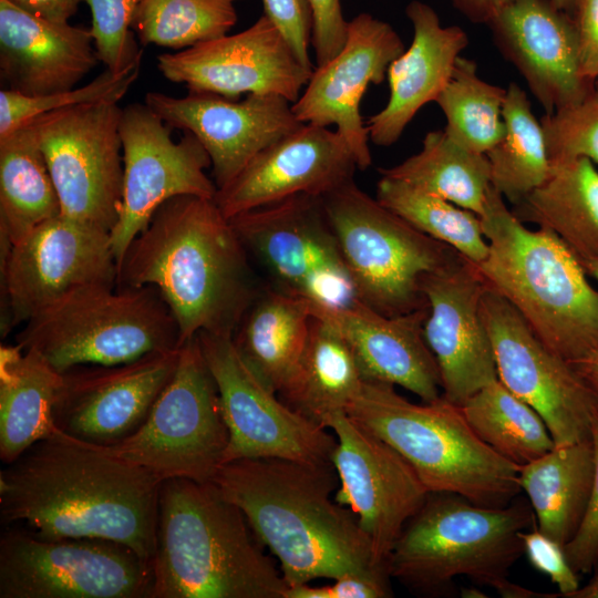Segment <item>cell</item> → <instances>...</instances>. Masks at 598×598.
<instances>
[{
    "label": "cell",
    "instance_id": "8fae6325",
    "mask_svg": "<svg viewBox=\"0 0 598 598\" xmlns=\"http://www.w3.org/2000/svg\"><path fill=\"white\" fill-rule=\"evenodd\" d=\"M152 565L116 542L0 536V598H152Z\"/></svg>",
    "mask_w": 598,
    "mask_h": 598
},
{
    "label": "cell",
    "instance_id": "3957f363",
    "mask_svg": "<svg viewBox=\"0 0 598 598\" xmlns=\"http://www.w3.org/2000/svg\"><path fill=\"white\" fill-rule=\"evenodd\" d=\"M213 482L277 558L288 587L350 574L390 576L355 515L332 498L339 485L332 462L239 458L223 464Z\"/></svg>",
    "mask_w": 598,
    "mask_h": 598
},
{
    "label": "cell",
    "instance_id": "ac0fdd59",
    "mask_svg": "<svg viewBox=\"0 0 598 598\" xmlns=\"http://www.w3.org/2000/svg\"><path fill=\"white\" fill-rule=\"evenodd\" d=\"M326 427L337 437L331 457L339 478L334 499L355 515L377 558L386 564L405 523L429 491L392 446L357 424L347 412L333 414Z\"/></svg>",
    "mask_w": 598,
    "mask_h": 598
},
{
    "label": "cell",
    "instance_id": "8d00e7d4",
    "mask_svg": "<svg viewBox=\"0 0 598 598\" xmlns=\"http://www.w3.org/2000/svg\"><path fill=\"white\" fill-rule=\"evenodd\" d=\"M461 409L474 433L518 466L555 447L543 417L498 379L478 390Z\"/></svg>",
    "mask_w": 598,
    "mask_h": 598
},
{
    "label": "cell",
    "instance_id": "836d02e7",
    "mask_svg": "<svg viewBox=\"0 0 598 598\" xmlns=\"http://www.w3.org/2000/svg\"><path fill=\"white\" fill-rule=\"evenodd\" d=\"M60 214L59 196L31 126L0 137V244L13 245Z\"/></svg>",
    "mask_w": 598,
    "mask_h": 598
},
{
    "label": "cell",
    "instance_id": "f546056e",
    "mask_svg": "<svg viewBox=\"0 0 598 598\" xmlns=\"http://www.w3.org/2000/svg\"><path fill=\"white\" fill-rule=\"evenodd\" d=\"M512 212L553 231L580 264L598 259V169L590 159L550 164L546 181Z\"/></svg>",
    "mask_w": 598,
    "mask_h": 598
},
{
    "label": "cell",
    "instance_id": "9a60e30c",
    "mask_svg": "<svg viewBox=\"0 0 598 598\" xmlns=\"http://www.w3.org/2000/svg\"><path fill=\"white\" fill-rule=\"evenodd\" d=\"M216 382L229 432L224 464L239 458L277 457L331 463L334 433L289 408L264 385L238 355L231 336H196Z\"/></svg>",
    "mask_w": 598,
    "mask_h": 598
},
{
    "label": "cell",
    "instance_id": "d6a6232c",
    "mask_svg": "<svg viewBox=\"0 0 598 598\" xmlns=\"http://www.w3.org/2000/svg\"><path fill=\"white\" fill-rule=\"evenodd\" d=\"M363 381L344 339L331 324L312 315L302 357L278 396L303 417L326 427L333 414L347 411Z\"/></svg>",
    "mask_w": 598,
    "mask_h": 598
},
{
    "label": "cell",
    "instance_id": "603a6c76",
    "mask_svg": "<svg viewBox=\"0 0 598 598\" xmlns=\"http://www.w3.org/2000/svg\"><path fill=\"white\" fill-rule=\"evenodd\" d=\"M486 289L477 264L464 256L423 282L429 303L424 337L439 365L442 395L460 406L498 379L482 311Z\"/></svg>",
    "mask_w": 598,
    "mask_h": 598
},
{
    "label": "cell",
    "instance_id": "bcb514c9",
    "mask_svg": "<svg viewBox=\"0 0 598 598\" xmlns=\"http://www.w3.org/2000/svg\"><path fill=\"white\" fill-rule=\"evenodd\" d=\"M264 14L279 29L299 61L313 70L309 47L312 13L308 0H261Z\"/></svg>",
    "mask_w": 598,
    "mask_h": 598
},
{
    "label": "cell",
    "instance_id": "1f68e13d",
    "mask_svg": "<svg viewBox=\"0 0 598 598\" xmlns=\"http://www.w3.org/2000/svg\"><path fill=\"white\" fill-rule=\"evenodd\" d=\"M540 532L565 547L586 514L594 477L591 440L558 445L519 467Z\"/></svg>",
    "mask_w": 598,
    "mask_h": 598
},
{
    "label": "cell",
    "instance_id": "9c48e42d",
    "mask_svg": "<svg viewBox=\"0 0 598 598\" xmlns=\"http://www.w3.org/2000/svg\"><path fill=\"white\" fill-rule=\"evenodd\" d=\"M322 198L355 298L384 316L427 307L425 277L463 256L413 227L354 181Z\"/></svg>",
    "mask_w": 598,
    "mask_h": 598
},
{
    "label": "cell",
    "instance_id": "11a10c76",
    "mask_svg": "<svg viewBox=\"0 0 598 598\" xmlns=\"http://www.w3.org/2000/svg\"><path fill=\"white\" fill-rule=\"evenodd\" d=\"M587 275L598 280V259L585 261L580 264Z\"/></svg>",
    "mask_w": 598,
    "mask_h": 598
},
{
    "label": "cell",
    "instance_id": "6da1fadb",
    "mask_svg": "<svg viewBox=\"0 0 598 598\" xmlns=\"http://www.w3.org/2000/svg\"><path fill=\"white\" fill-rule=\"evenodd\" d=\"M162 480L55 427L0 472V520L43 538H99L152 565Z\"/></svg>",
    "mask_w": 598,
    "mask_h": 598
},
{
    "label": "cell",
    "instance_id": "ffe728a7",
    "mask_svg": "<svg viewBox=\"0 0 598 598\" xmlns=\"http://www.w3.org/2000/svg\"><path fill=\"white\" fill-rule=\"evenodd\" d=\"M157 69L188 91L229 99L272 94L295 103L313 70L297 58L279 29L265 16L249 28L157 56Z\"/></svg>",
    "mask_w": 598,
    "mask_h": 598
},
{
    "label": "cell",
    "instance_id": "4316f807",
    "mask_svg": "<svg viewBox=\"0 0 598 598\" xmlns=\"http://www.w3.org/2000/svg\"><path fill=\"white\" fill-rule=\"evenodd\" d=\"M90 29L0 0V78L4 89L48 95L75 87L99 62Z\"/></svg>",
    "mask_w": 598,
    "mask_h": 598
},
{
    "label": "cell",
    "instance_id": "f6af8a7d",
    "mask_svg": "<svg viewBox=\"0 0 598 598\" xmlns=\"http://www.w3.org/2000/svg\"><path fill=\"white\" fill-rule=\"evenodd\" d=\"M519 535L529 564L558 587L554 598H566L580 586L578 574L570 566L564 546L540 532L536 524Z\"/></svg>",
    "mask_w": 598,
    "mask_h": 598
},
{
    "label": "cell",
    "instance_id": "30bf717a",
    "mask_svg": "<svg viewBox=\"0 0 598 598\" xmlns=\"http://www.w3.org/2000/svg\"><path fill=\"white\" fill-rule=\"evenodd\" d=\"M229 442L220 398L197 338L181 347L178 363L144 424L103 446L162 481L213 482Z\"/></svg>",
    "mask_w": 598,
    "mask_h": 598
},
{
    "label": "cell",
    "instance_id": "5bb4252c",
    "mask_svg": "<svg viewBox=\"0 0 598 598\" xmlns=\"http://www.w3.org/2000/svg\"><path fill=\"white\" fill-rule=\"evenodd\" d=\"M0 250L2 338L79 288L116 285L110 233L62 215Z\"/></svg>",
    "mask_w": 598,
    "mask_h": 598
},
{
    "label": "cell",
    "instance_id": "ee69618b",
    "mask_svg": "<svg viewBox=\"0 0 598 598\" xmlns=\"http://www.w3.org/2000/svg\"><path fill=\"white\" fill-rule=\"evenodd\" d=\"M590 440L594 448V477L584 519L565 545L566 557L577 574L590 573L598 565V408L591 415Z\"/></svg>",
    "mask_w": 598,
    "mask_h": 598
},
{
    "label": "cell",
    "instance_id": "681fc988",
    "mask_svg": "<svg viewBox=\"0 0 598 598\" xmlns=\"http://www.w3.org/2000/svg\"><path fill=\"white\" fill-rule=\"evenodd\" d=\"M580 45L584 76L598 82V0H577L573 12Z\"/></svg>",
    "mask_w": 598,
    "mask_h": 598
},
{
    "label": "cell",
    "instance_id": "83f0119b",
    "mask_svg": "<svg viewBox=\"0 0 598 598\" xmlns=\"http://www.w3.org/2000/svg\"><path fill=\"white\" fill-rule=\"evenodd\" d=\"M405 14L413 28L411 44L389 66L385 106L365 121L370 142L382 147L396 143L421 107L435 102L470 42L464 29L442 25L425 2L411 1Z\"/></svg>",
    "mask_w": 598,
    "mask_h": 598
},
{
    "label": "cell",
    "instance_id": "f35d334b",
    "mask_svg": "<svg viewBox=\"0 0 598 598\" xmlns=\"http://www.w3.org/2000/svg\"><path fill=\"white\" fill-rule=\"evenodd\" d=\"M506 89L484 81L476 63L460 56L435 103L446 118L445 133L460 145L486 154L504 136Z\"/></svg>",
    "mask_w": 598,
    "mask_h": 598
},
{
    "label": "cell",
    "instance_id": "ab89813d",
    "mask_svg": "<svg viewBox=\"0 0 598 598\" xmlns=\"http://www.w3.org/2000/svg\"><path fill=\"white\" fill-rule=\"evenodd\" d=\"M240 0H143L132 30L143 44L176 51L227 34L237 23Z\"/></svg>",
    "mask_w": 598,
    "mask_h": 598
},
{
    "label": "cell",
    "instance_id": "d4e9b609",
    "mask_svg": "<svg viewBox=\"0 0 598 598\" xmlns=\"http://www.w3.org/2000/svg\"><path fill=\"white\" fill-rule=\"evenodd\" d=\"M357 168L337 131L305 123L258 153L214 199L231 218L298 194L324 196L353 181Z\"/></svg>",
    "mask_w": 598,
    "mask_h": 598
},
{
    "label": "cell",
    "instance_id": "44dd1931",
    "mask_svg": "<svg viewBox=\"0 0 598 598\" xmlns=\"http://www.w3.org/2000/svg\"><path fill=\"white\" fill-rule=\"evenodd\" d=\"M405 50L402 39L388 22L362 12L348 23L342 49L329 61L316 65L292 111L302 123L336 126L349 146L357 166L372 164L370 140L360 112L370 84L379 85L390 64Z\"/></svg>",
    "mask_w": 598,
    "mask_h": 598
},
{
    "label": "cell",
    "instance_id": "f5cc1de1",
    "mask_svg": "<svg viewBox=\"0 0 598 598\" xmlns=\"http://www.w3.org/2000/svg\"><path fill=\"white\" fill-rule=\"evenodd\" d=\"M570 364L586 383L598 404V350L571 361Z\"/></svg>",
    "mask_w": 598,
    "mask_h": 598
},
{
    "label": "cell",
    "instance_id": "e0dca14e",
    "mask_svg": "<svg viewBox=\"0 0 598 598\" xmlns=\"http://www.w3.org/2000/svg\"><path fill=\"white\" fill-rule=\"evenodd\" d=\"M498 380L545 421L555 446L590 440L598 404L570 362L551 352L517 310L487 286L482 297Z\"/></svg>",
    "mask_w": 598,
    "mask_h": 598
},
{
    "label": "cell",
    "instance_id": "c3c4849f",
    "mask_svg": "<svg viewBox=\"0 0 598 598\" xmlns=\"http://www.w3.org/2000/svg\"><path fill=\"white\" fill-rule=\"evenodd\" d=\"M308 1L312 13L311 45L316 65H321L342 49L349 21L343 17L341 0Z\"/></svg>",
    "mask_w": 598,
    "mask_h": 598
},
{
    "label": "cell",
    "instance_id": "52a82bcc",
    "mask_svg": "<svg viewBox=\"0 0 598 598\" xmlns=\"http://www.w3.org/2000/svg\"><path fill=\"white\" fill-rule=\"evenodd\" d=\"M347 414L392 446L429 492H452L486 507H504L522 492L518 465L498 455L442 394L422 404L394 385L363 381Z\"/></svg>",
    "mask_w": 598,
    "mask_h": 598
},
{
    "label": "cell",
    "instance_id": "7dc6e473",
    "mask_svg": "<svg viewBox=\"0 0 598 598\" xmlns=\"http://www.w3.org/2000/svg\"><path fill=\"white\" fill-rule=\"evenodd\" d=\"M390 578L389 575L350 574L332 579L331 585L288 587L285 598H388L392 597Z\"/></svg>",
    "mask_w": 598,
    "mask_h": 598
},
{
    "label": "cell",
    "instance_id": "60d3db41",
    "mask_svg": "<svg viewBox=\"0 0 598 598\" xmlns=\"http://www.w3.org/2000/svg\"><path fill=\"white\" fill-rule=\"evenodd\" d=\"M138 74L140 66L122 73L105 69L85 85L38 96L2 89L0 91V137L49 112L100 102L118 103L137 80Z\"/></svg>",
    "mask_w": 598,
    "mask_h": 598
},
{
    "label": "cell",
    "instance_id": "7a4b0ae2",
    "mask_svg": "<svg viewBox=\"0 0 598 598\" xmlns=\"http://www.w3.org/2000/svg\"><path fill=\"white\" fill-rule=\"evenodd\" d=\"M154 286L182 346L200 332L233 336L262 288L230 219L214 198L163 203L117 265V287Z\"/></svg>",
    "mask_w": 598,
    "mask_h": 598
},
{
    "label": "cell",
    "instance_id": "e575fe53",
    "mask_svg": "<svg viewBox=\"0 0 598 598\" xmlns=\"http://www.w3.org/2000/svg\"><path fill=\"white\" fill-rule=\"evenodd\" d=\"M379 172L437 195L478 217L484 213L491 186L488 158L486 154L460 145L444 130L427 132L420 152Z\"/></svg>",
    "mask_w": 598,
    "mask_h": 598
},
{
    "label": "cell",
    "instance_id": "74e56055",
    "mask_svg": "<svg viewBox=\"0 0 598 598\" xmlns=\"http://www.w3.org/2000/svg\"><path fill=\"white\" fill-rule=\"evenodd\" d=\"M375 198L413 227L442 241L475 264L488 252L480 217L406 182L381 175Z\"/></svg>",
    "mask_w": 598,
    "mask_h": 598
},
{
    "label": "cell",
    "instance_id": "5b68a950",
    "mask_svg": "<svg viewBox=\"0 0 598 598\" xmlns=\"http://www.w3.org/2000/svg\"><path fill=\"white\" fill-rule=\"evenodd\" d=\"M480 219L488 252L477 267L486 285L566 361L598 350V290L565 244L548 229L527 228L492 185Z\"/></svg>",
    "mask_w": 598,
    "mask_h": 598
},
{
    "label": "cell",
    "instance_id": "d6986e66",
    "mask_svg": "<svg viewBox=\"0 0 598 598\" xmlns=\"http://www.w3.org/2000/svg\"><path fill=\"white\" fill-rule=\"evenodd\" d=\"M179 349L114 364L78 365L62 373L53 404L58 430L76 440L112 446L135 433L171 380Z\"/></svg>",
    "mask_w": 598,
    "mask_h": 598
},
{
    "label": "cell",
    "instance_id": "f1b7e54d",
    "mask_svg": "<svg viewBox=\"0 0 598 598\" xmlns=\"http://www.w3.org/2000/svg\"><path fill=\"white\" fill-rule=\"evenodd\" d=\"M311 321L307 300L267 286L245 311L231 340L248 369L278 394L302 357Z\"/></svg>",
    "mask_w": 598,
    "mask_h": 598
},
{
    "label": "cell",
    "instance_id": "8992f818",
    "mask_svg": "<svg viewBox=\"0 0 598 598\" xmlns=\"http://www.w3.org/2000/svg\"><path fill=\"white\" fill-rule=\"evenodd\" d=\"M535 524L530 503L519 496L507 506L486 507L456 493L429 492L395 540L388 571L423 596H453L458 576L499 594L524 555L520 532Z\"/></svg>",
    "mask_w": 598,
    "mask_h": 598
},
{
    "label": "cell",
    "instance_id": "4fadbf2b",
    "mask_svg": "<svg viewBox=\"0 0 598 598\" xmlns=\"http://www.w3.org/2000/svg\"><path fill=\"white\" fill-rule=\"evenodd\" d=\"M122 109L114 102L66 107L28 122L64 217L110 233L122 203Z\"/></svg>",
    "mask_w": 598,
    "mask_h": 598
},
{
    "label": "cell",
    "instance_id": "ba28073f",
    "mask_svg": "<svg viewBox=\"0 0 598 598\" xmlns=\"http://www.w3.org/2000/svg\"><path fill=\"white\" fill-rule=\"evenodd\" d=\"M63 373L78 365H114L182 347L178 324L154 286L96 283L48 306L16 336Z\"/></svg>",
    "mask_w": 598,
    "mask_h": 598
},
{
    "label": "cell",
    "instance_id": "6f0895ef",
    "mask_svg": "<svg viewBox=\"0 0 598 598\" xmlns=\"http://www.w3.org/2000/svg\"><path fill=\"white\" fill-rule=\"evenodd\" d=\"M461 596L466 598H480V597H486L481 590L477 588H463L461 590Z\"/></svg>",
    "mask_w": 598,
    "mask_h": 598
},
{
    "label": "cell",
    "instance_id": "db71d44e",
    "mask_svg": "<svg viewBox=\"0 0 598 598\" xmlns=\"http://www.w3.org/2000/svg\"><path fill=\"white\" fill-rule=\"evenodd\" d=\"M566 598H598V568L585 586H579L575 591L567 595Z\"/></svg>",
    "mask_w": 598,
    "mask_h": 598
},
{
    "label": "cell",
    "instance_id": "484cf974",
    "mask_svg": "<svg viewBox=\"0 0 598 598\" xmlns=\"http://www.w3.org/2000/svg\"><path fill=\"white\" fill-rule=\"evenodd\" d=\"M309 308L344 339L364 381L402 386L423 402L441 395L439 365L424 337L429 306L393 317L358 299L339 307L309 302Z\"/></svg>",
    "mask_w": 598,
    "mask_h": 598
},
{
    "label": "cell",
    "instance_id": "277c9868",
    "mask_svg": "<svg viewBox=\"0 0 598 598\" xmlns=\"http://www.w3.org/2000/svg\"><path fill=\"white\" fill-rule=\"evenodd\" d=\"M214 482H162L152 598H285L288 585Z\"/></svg>",
    "mask_w": 598,
    "mask_h": 598
},
{
    "label": "cell",
    "instance_id": "4dcf8cb0",
    "mask_svg": "<svg viewBox=\"0 0 598 598\" xmlns=\"http://www.w3.org/2000/svg\"><path fill=\"white\" fill-rule=\"evenodd\" d=\"M62 373L16 343L0 347V458L7 465L54 430Z\"/></svg>",
    "mask_w": 598,
    "mask_h": 598
},
{
    "label": "cell",
    "instance_id": "7402d4cb",
    "mask_svg": "<svg viewBox=\"0 0 598 598\" xmlns=\"http://www.w3.org/2000/svg\"><path fill=\"white\" fill-rule=\"evenodd\" d=\"M145 103L168 126L189 132L200 142L217 189L262 150L305 124L291 102L272 94H247L238 101L209 92L188 91L183 97L148 92Z\"/></svg>",
    "mask_w": 598,
    "mask_h": 598
},
{
    "label": "cell",
    "instance_id": "816d5d0a",
    "mask_svg": "<svg viewBox=\"0 0 598 598\" xmlns=\"http://www.w3.org/2000/svg\"><path fill=\"white\" fill-rule=\"evenodd\" d=\"M453 6L471 22H488L509 2V0H451Z\"/></svg>",
    "mask_w": 598,
    "mask_h": 598
},
{
    "label": "cell",
    "instance_id": "7c38bea8",
    "mask_svg": "<svg viewBox=\"0 0 598 598\" xmlns=\"http://www.w3.org/2000/svg\"><path fill=\"white\" fill-rule=\"evenodd\" d=\"M229 219L272 287L320 306L357 299L322 196L298 194Z\"/></svg>",
    "mask_w": 598,
    "mask_h": 598
},
{
    "label": "cell",
    "instance_id": "f907efd6",
    "mask_svg": "<svg viewBox=\"0 0 598 598\" xmlns=\"http://www.w3.org/2000/svg\"><path fill=\"white\" fill-rule=\"evenodd\" d=\"M20 8L39 17L69 22L84 0H10Z\"/></svg>",
    "mask_w": 598,
    "mask_h": 598
},
{
    "label": "cell",
    "instance_id": "cb8c5ba5",
    "mask_svg": "<svg viewBox=\"0 0 598 598\" xmlns=\"http://www.w3.org/2000/svg\"><path fill=\"white\" fill-rule=\"evenodd\" d=\"M487 27L547 114L579 102L597 84L581 72L574 17L553 0H509Z\"/></svg>",
    "mask_w": 598,
    "mask_h": 598
},
{
    "label": "cell",
    "instance_id": "7bdbcfd3",
    "mask_svg": "<svg viewBox=\"0 0 598 598\" xmlns=\"http://www.w3.org/2000/svg\"><path fill=\"white\" fill-rule=\"evenodd\" d=\"M143 0H84L92 17L91 33L105 69L122 73L140 66V50L132 20Z\"/></svg>",
    "mask_w": 598,
    "mask_h": 598
},
{
    "label": "cell",
    "instance_id": "2e32d148",
    "mask_svg": "<svg viewBox=\"0 0 598 598\" xmlns=\"http://www.w3.org/2000/svg\"><path fill=\"white\" fill-rule=\"evenodd\" d=\"M168 126L145 102L122 109L123 188L118 218L110 239L116 262L166 200L184 195L215 198L206 174L209 155L189 132L175 142Z\"/></svg>",
    "mask_w": 598,
    "mask_h": 598
},
{
    "label": "cell",
    "instance_id": "d590c367",
    "mask_svg": "<svg viewBox=\"0 0 598 598\" xmlns=\"http://www.w3.org/2000/svg\"><path fill=\"white\" fill-rule=\"evenodd\" d=\"M502 116L504 136L486 156L491 185L515 206L546 181L550 161L540 121L526 92L515 82L506 87Z\"/></svg>",
    "mask_w": 598,
    "mask_h": 598
},
{
    "label": "cell",
    "instance_id": "b9f144b4",
    "mask_svg": "<svg viewBox=\"0 0 598 598\" xmlns=\"http://www.w3.org/2000/svg\"><path fill=\"white\" fill-rule=\"evenodd\" d=\"M550 164L586 157L598 164V82L579 102L540 120Z\"/></svg>",
    "mask_w": 598,
    "mask_h": 598
},
{
    "label": "cell",
    "instance_id": "9f6ffc18",
    "mask_svg": "<svg viewBox=\"0 0 598 598\" xmlns=\"http://www.w3.org/2000/svg\"><path fill=\"white\" fill-rule=\"evenodd\" d=\"M554 3L573 16L577 0H553Z\"/></svg>",
    "mask_w": 598,
    "mask_h": 598
}]
</instances>
